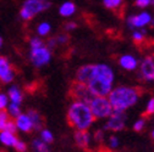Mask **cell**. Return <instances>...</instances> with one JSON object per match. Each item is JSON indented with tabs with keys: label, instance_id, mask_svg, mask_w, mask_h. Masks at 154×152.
<instances>
[{
	"label": "cell",
	"instance_id": "1",
	"mask_svg": "<svg viewBox=\"0 0 154 152\" xmlns=\"http://www.w3.org/2000/svg\"><path fill=\"white\" fill-rule=\"evenodd\" d=\"M142 94L143 90L138 86H119L110 91L109 101L112 110L125 111L136 104Z\"/></svg>",
	"mask_w": 154,
	"mask_h": 152
},
{
	"label": "cell",
	"instance_id": "2",
	"mask_svg": "<svg viewBox=\"0 0 154 152\" xmlns=\"http://www.w3.org/2000/svg\"><path fill=\"white\" fill-rule=\"evenodd\" d=\"M94 116L89 106L85 102L73 101L67 111V123L77 130H87L94 122Z\"/></svg>",
	"mask_w": 154,
	"mask_h": 152
},
{
	"label": "cell",
	"instance_id": "3",
	"mask_svg": "<svg viewBox=\"0 0 154 152\" xmlns=\"http://www.w3.org/2000/svg\"><path fill=\"white\" fill-rule=\"evenodd\" d=\"M48 7H50V3L47 0H26L21 9L20 16L23 20L29 21L37 13L47 10Z\"/></svg>",
	"mask_w": 154,
	"mask_h": 152
},
{
	"label": "cell",
	"instance_id": "4",
	"mask_svg": "<svg viewBox=\"0 0 154 152\" xmlns=\"http://www.w3.org/2000/svg\"><path fill=\"white\" fill-rule=\"evenodd\" d=\"M69 95L73 101H80V102H85L87 105H89V102L92 101V99L94 98V95L92 94V91L89 90L88 85L80 83V82H72L70 84L69 88Z\"/></svg>",
	"mask_w": 154,
	"mask_h": 152
},
{
	"label": "cell",
	"instance_id": "5",
	"mask_svg": "<svg viewBox=\"0 0 154 152\" xmlns=\"http://www.w3.org/2000/svg\"><path fill=\"white\" fill-rule=\"evenodd\" d=\"M89 108L94 118H105L109 117L112 112V106L105 96H94L89 102Z\"/></svg>",
	"mask_w": 154,
	"mask_h": 152
},
{
	"label": "cell",
	"instance_id": "6",
	"mask_svg": "<svg viewBox=\"0 0 154 152\" xmlns=\"http://www.w3.org/2000/svg\"><path fill=\"white\" fill-rule=\"evenodd\" d=\"M87 85L94 96H108L111 91L112 82H109V80L100 78L94 74V78Z\"/></svg>",
	"mask_w": 154,
	"mask_h": 152
},
{
	"label": "cell",
	"instance_id": "7",
	"mask_svg": "<svg viewBox=\"0 0 154 152\" xmlns=\"http://www.w3.org/2000/svg\"><path fill=\"white\" fill-rule=\"evenodd\" d=\"M110 119L106 122L105 124V129L106 130H112V131H120L125 128V119H126V115L125 111L121 110H112L111 115L109 116Z\"/></svg>",
	"mask_w": 154,
	"mask_h": 152
},
{
	"label": "cell",
	"instance_id": "8",
	"mask_svg": "<svg viewBox=\"0 0 154 152\" xmlns=\"http://www.w3.org/2000/svg\"><path fill=\"white\" fill-rule=\"evenodd\" d=\"M29 57L34 66L42 67L50 61V50L48 48H45L44 45L35 48V49H31Z\"/></svg>",
	"mask_w": 154,
	"mask_h": 152
},
{
	"label": "cell",
	"instance_id": "9",
	"mask_svg": "<svg viewBox=\"0 0 154 152\" xmlns=\"http://www.w3.org/2000/svg\"><path fill=\"white\" fill-rule=\"evenodd\" d=\"M15 78V69L6 57L0 56V83L9 84Z\"/></svg>",
	"mask_w": 154,
	"mask_h": 152
},
{
	"label": "cell",
	"instance_id": "10",
	"mask_svg": "<svg viewBox=\"0 0 154 152\" xmlns=\"http://www.w3.org/2000/svg\"><path fill=\"white\" fill-rule=\"evenodd\" d=\"M94 74H95V65L82 66L76 72V80L87 85L94 78Z\"/></svg>",
	"mask_w": 154,
	"mask_h": 152
},
{
	"label": "cell",
	"instance_id": "11",
	"mask_svg": "<svg viewBox=\"0 0 154 152\" xmlns=\"http://www.w3.org/2000/svg\"><path fill=\"white\" fill-rule=\"evenodd\" d=\"M140 75L142 77V79L147 82L154 80V59H152L150 56L146 57L143 62L141 63Z\"/></svg>",
	"mask_w": 154,
	"mask_h": 152
},
{
	"label": "cell",
	"instance_id": "12",
	"mask_svg": "<svg viewBox=\"0 0 154 152\" xmlns=\"http://www.w3.org/2000/svg\"><path fill=\"white\" fill-rule=\"evenodd\" d=\"M152 21V17L148 12H142L136 16H131L127 18V23L131 28H140L146 25H149Z\"/></svg>",
	"mask_w": 154,
	"mask_h": 152
},
{
	"label": "cell",
	"instance_id": "13",
	"mask_svg": "<svg viewBox=\"0 0 154 152\" xmlns=\"http://www.w3.org/2000/svg\"><path fill=\"white\" fill-rule=\"evenodd\" d=\"M27 116L29 117V121H31V123H32L33 129L41 130V129L45 125V119H44V117H43L38 111L31 108V110L27 111Z\"/></svg>",
	"mask_w": 154,
	"mask_h": 152
},
{
	"label": "cell",
	"instance_id": "14",
	"mask_svg": "<svg viewBox=\"0 0 154 152\" xmlns=\"http://www.w3.org/2000/svg\"><path fill=\"white\" fill-rule=\"evenodd\" d=\"M91 136L87 133V130H76L75 133V142L82 150H86L89 146Z\"/></svg>",
	"mask_w": 154,
	"mask_h": 152
},
{
	"label": "cell",
	"instance_id": "15",
	"mask_svg": "<svg viewBox=\"0 0 154 152\" xmlns=\"http://www.w3.org/2000/svg\"><path fill=\"white\" fill-rule=\"evenodd\" d=\"M16 125H17V129L22 130L23 133H31L33 130L32 123L27 115H20L18 117H16Z\"/></svg>",
	"mask_w": 154,
	"mask_h": 152
},
{
	"label": "cell",
	"instance_id": "16",
	"mask_svg": "<svg viewBox=\"0 0 154 152\" xmlns=\"http://www.w3.org/2000/svg\"><path fill=\"white\" fill-rule=\"evenodd\" d=\"M119 62H120L121 67H124V68L127 69V71H133L134 68L137 67V60L134 59L133 56H131V55L121 56Z\"/></svg>",
	"mask_w": 154,
	"mask_h": 152
},
{
	"label": "cell",
	"instance_id": "17",
	"mask_svg": "<svg viewBox=\"0 0 154 152\" xmlns=\"http://www.w3.org/2000/svg\"><path fill=\"white\" fill-rule=\"evenodd\" d=\"M17 140L18 139L16 138L15 134H12V133H9V131H2L0 133V141L6 146H15Z\"/></svg>",
	"mask_w": 154,
	"mask_h": 152
},
{
	"label": "cell",
	"instance_id": "18",
	"mask_svg": "<svg viewBox=\"0 0 154 152\" xmlns=\"http://www.w3.org/2000/svg\"><path fill=\"white\" fill-rule=\"evenodd\" d=\"M104 6L109 10H118V11H124L125 7V1L124 0H103Z\"/></svg>",
	"mask_w": 154,
	"mask_h": 152
},
{
	"label": "cell",
	"instance_id": "19",
	"mask_svg": "<svg viewBox=\"0 0 154 152\" xmlns=\"http://www.w3.org/2000/svg\"><path fill=\"white\" fill-rule=\"evenodd\" d=\"M9 96H10V99H11L12 102L18 104V105L22 102V99H23L21 90L18 89L17 86H12V88H10V90H9Z\"/></svg>",
	"mask_w": 154,
	"mask_h": 152
},
{
	"label": "cell",
	"instance_id": "20",
	"mask_svg": "<svg viewBox=\"0 0 154 152\" xmlns=\"http://www.w3.org/2000/svg\"><path fill=\"white\" fill-rule=\"evenodd\" d=\"M75 10H76L75 4L69 1V3H65V4L61 5V7H60V15L61 16H65V17H69V16H71L75 12Z\"/></svg>",
	"mask_w": 154,
	"mask_h": 152
},
{
	"label": "cell",
	"instance_id": "21",
	"mask_svg": "<svg viewBox=\"0 0 154 152\" xmlns=\"http://www.w3.org/2000/svg\"><path fill=\"white\" fill-rule=\"evenodd\" d=\"M10 119H11V117L9 115V112L5 110H0V133L5 131L6 125H8Z\"/></svg>",
	"mask_w": 154,
	"mask_h": 152
},
{
	"label": "cell",
	"instance_id": "22",
	"mask_svg": "<svg viewBox=\"0 0 154 152\" xmlns=\"http://www.w3.org/2000/svg\"><path fill=\"white\" fill-rule=\"evenodd\" d=\"M33 150H34V152H50L47 144L39 139L33 140Z\"/></svg>",
	"mask_w": 154,
	"mask_h": 152
},
{
	"label": "cell",
	"instance_id": "23",
	"mask_svg": "<svg viewBox=\"0 0 154 152\" xmlns=\"http://www.w3.org/2000/svg\"><path fill=\"white\" fill-rule=\"evenodd\" d=\"M9 115L11 116V117H18L21 115V108H20V105L18 104H15V102H12V104H10V106H9Z\"/></svg>",
	"mask_w": 154,
	"mask_h": 152
},
{
	"label": "cell",
	"instance_id": "24",
	"mask_svg": "<svg viewBox=\"0 0 154 152\" xmlns=\"http://www.w3.org/2000/svg\"><path fill=\"white\" fill-rule=\"evenodd\" d=\"M154 115V98H152L149 100V102L147 104V107H146V111L142 113V117L146 118V117H150Z\"/></svg>",
	"mask_w": 154,
	"mask_h": 152
},
{
	"label": "cell",
	"instance_id": "25",
	"mask_svg": "<svg viewBox=\"0 0 154 152\" xmlns=\"http://www.w3.org/2000/svg\"><path fill=\"white\" fill-rule=\"evenodd\" d=\"M144 34H146V31H137V32H134L133 33V35H132V38H133V42H134V44H141L142 42H144Z\"/></svg>",
	"mask_w": 154,
	"mask_h": 152
},
{
	"label": "cell",
	"instance_id": "26",
	"mask_svg": "<svg viewBox=\"0 0 154 152\" xmlns=\"http://www.w3.org/2000/svg\"><path fill=\"white\" fill-rule=\"evenodd\" d=\"M42 140L45 142V144H51L54 141V138H53V134L49 131V130H42Z\"/></svg>",
	"mask_w": 154,
	"mask_h": 152
},
{
	"label": "cell",
	"instance_id": "27",
	"mask_svg": "<svg viewBox=\"0 0 154 152\" xmlns=\"http://www.w3.org/2000/svg\"><path fill=\"white\" fill-rule=\"evenodd\" d=\"M49 32H50V25L41 23L39 26H38V33H39L41 35H47Z\"/></svg>",
	"mask_w": 154,
	"mask_h": 152
},
{
	"label": "cell",
	"instance_id": "28",
	"mask_svg": "<svg viewBox=\"0 0 154 152\" xmlns=\"http://www.w3.org/2000/svg\"><path fill=\"white\" fill-rule=\"evenodd\" d=\"M55 39H56V43L60 44V45H66V44L70 43V37L66 35V34H61L59 37H56Z\"/></svg>",
	"mask_w": 154,
	"mask_h": 152
},
{
	"label": "cell",
	"instance_id": "29",
	"mask_svg": "<svg viewBox=\"0 0 154 152\" xmlns=\"http://www.w3.org/2000/svg\"><path fill=\"white\" fill-rule=\"evenodd\" d=\"M144 125H146V121H144V118H141L133 124V130L134 131H142Z\"/></svg>",
	"mask_w": 154,
	"mask_h": 152
},
{
	"label": "cell",
	"instance_id": "30",
	"mask_svg": "<svg viewBox=\"0 0 154 152\" xmlns=\"http://www.w3.org/2000/svg\"><path fill=\"white\" fill-rule=\"evenodd\" d=\"M14 147H15V150L17 152H26L27 151V145L23 141H21V140H17V142L15 144Z\"/></svg>",
	"mask_w": 154,
	"mask_h": 152
},
{
	"label": "cell",
	"instance_id": "31",
	"mask_svg": "<svg viewBox=\"0 0 154 152\" xmlns=\"http://www.w3.org/2000/svg\"><path fill=\"white\" fill-rule=\"evenodd\" d=\"M5 131H9V133H12V134H16V131H17L16 122H14L12 119H10V121H9V123H8V125H6Z\"/></svg>",
	"mask_w": 154,
	"mask_h": 152
},
{
	"label": "cell",
	"instance_id": "32",
	"mask_svg": "<svg viewBox=\"0 0 154 152\" xmlns=\"http://www.w3.org/2000/svg\"><path fill=\"white\" fill-rule=\"evenodd\" d=\"M29 45H31V49H35V48L43 46L44 44H43V42H42L41 39H38V38H32V39H31V43H29Z\"/></svg>",
	"mask_w": 154,
	"mask_h": 152
},
{
	"label": "cell",
	"instance_id": "33",
	"mask_svg": "<svg viewBox=\"0 0 154 152\" xmlns=\"http://www.w3.org/2000/svg\"><path fill=\"white\" fill-rule=\"evenodd\" d=\"M134 5L141 7V9H144L148 5H150V1H149V0H136V1H134Z\"/></svg>",
	"mask_w": 154,
	"mask_h": 152
},
{
	"label": "cell",
	"instance_id": "34",
	"mask_svg": "<svg viewBox=\"0 0 154 152\" xmlns=\"http://www.w3.org/2000/svg\"><path fill=\"white\" fill-rule=\"evenodd\" d=\"M8 105V98L4 94H0V110H5Z\"/></svg>",
	"mask_w": 154,
	"mask_h": 152
},
{
	"label": "cell",
	"instance_id": "35",
	"mask_svg": "<svg viewBox=\"0 0 154 152\" xmlns=\"http://www.w3.org/2000/svg\"><path fill=\"white\" fill-rule=\"evenodd\" d=\"M109 144H110V147H112V148H116L118 146H119V139L116 138V136H110V139H109Z\"/></svg>",
	"mask_w": 154,
	"mask_h": 152
},
{
	"label": "cell",
	"instance_id": "36",
	"mask_svg": "<svg viewBox=\"0 0 154 152\" xmlns=\"http://www.w3.org/2000/svg\"><path fill=\"white\" fill-rule=\"evenodd\" d=\"M103 136H104V133H103V130H100V129L94 133V139H95V141L102 142V141H103Z\"/></svg>",
	"mask_w": 154,
	"mask_h": 152
},
{
	"label": "cell",
	"instance_id": "37",
	"mask_svg": "<svg viewBox=\"0 0 154 152\" xmlns=\"http://www.w3.org/2000/svg\"><path fill=\"white\" fill-rule=\"evenodd\" d=\"M56 45H57V43H56V39H55V38H51V39L48 40V49H49V50H53Z\"/></svg>",
	"mask_w": 154,
	"mask_h": 152
},
{
	"label": "cell",
	"instance_id": "38",
	"mask_svg": "<svg viewBox=\"0 0 154 152\" xmlns=\"http://www.w3.org/2000/svg\"><path fill=\"white\" fill-rule=\"evenodd\" d=\"M77 27V25L75 23V22H67V23H65V26H64V28L66 29V31H72V29H75Z\"/></svg>",
	"mask_w": 154,
	"mask_h": 152
},
{
	"label": "cell",
	"instance_id": "39",
	"mask_svg": "<svg viewBox=\"0 0 154 152\" xmlns=\"http://www.w3.org/2000/svg\"><path fill=\"white\" fill-rule=\"evenodd\" d=\"M149 1H150V5H153V6H154V0H149Z\"/></svg>",
	"mask_w": 154,
	"mask_h": 152
},
{
	"label": "cell",
	"instance_id": "40",
	"mask_svg": "<svg viewBox=\"0 0 154 152\" xmlns=\"http://www.w3.org/2000/svg\"><path fill=\"white\" fill-rule=\"evenodd\" d=\"M152 138H153V140H154V129H153V131H152Z\"/></svg>",
	"mask_w": 154,
	"mask_h": 152
},
{
	"label": "cell",
	"instance_id": "41",
	"mask_svg": "<svg viewBox=\"0 0 154 152\" xmlns=\"http://www.w3.org/2000/svg\"><path fill=\"white\" fill-rule=\"evenodd\" d=\"M2 44H3V39H2V38H0V46H2Z\"/></svg>",
	"mask_w": 154,
	"mask_h": 152
}]
</instances>
